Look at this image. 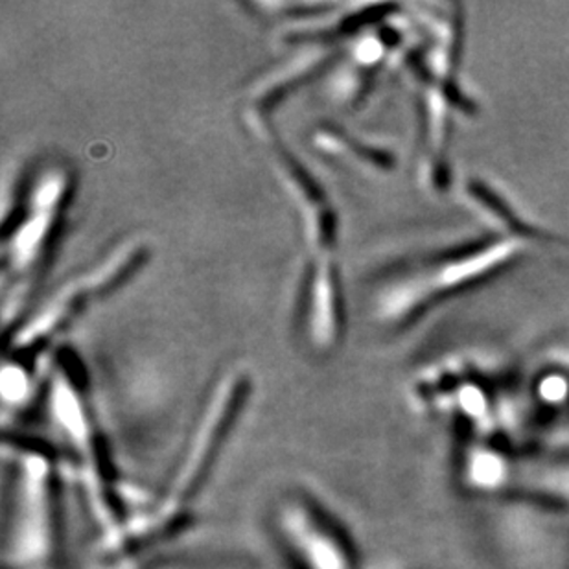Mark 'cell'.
<instances>
[{"mask_svg":"<svg viewBox=\"0 0 569 569\" xmlns=\"http://www.w3.org/2000/svg\"><path fill=\"white\" fill-rule=\"evenodd\" d=\"M347 44H310L302 47L301 52L282 64L279 69L263 76L257 86L249 91L248 117L271 120V113L284 102L291 92L322 74L330 64L341 60Z\"/></svg>","mask_w":569,"mask_h":569,"instance_id":"30bf717a","label":"cell"},{"mask_svg":"<svg viewBox=\"0 0 569 569\" xmlns=\"http://www.w3.org/2000/svg\"><path fill=\"white\" fill-rule=\"evenodd\" d=\"M39 366L28 361L6 358L2 367V398L4 406L11 409H21L32 402L38 389Z\"/></svg>","mask_w":569,"mask_h":569,"instance_id":"7c38bea8","label":"cell"},{"mask_svg":"<svg viewBox=\"0 0 569 569\" xmlns=\"http://www.w3.org/2000/svg\"><path fill=\"white\" fill-rule=\"evenodd\" d=\"M273 526L297 569H356L349 540L313 501L286 496L274 507Z\"/></svg>","mask_w":569,"mask_h":569,"instance_id":"9c48e42d","label":"cell"},{"mask_svg":"<svg viewBox=\"0 0 569 569\" xmlns=\"http://www.w3.org/2000/svg\"><path fill=\"white\" fill-rule=\"evenodd\" d=\"M251 133L268 151L274 173L301 220L307 274L302 286V327L308 343L332 352L343 338L345 301L339 268V218L327 190L280 139L271 120L246 117Z\"/></svg>","mask_w":569,"mask_h":569,"instance_id":"6da1fadb","label":"cell"},{"mask_svg":"<svg viewBox=\"0 0 569 569\" xmlns=\"http://www.w3.org/2000/svg\"><path fill=\"white\" fill-rule=\"evenodd\" d=\"M179 569H229V568H199V566H196V568H179Z\"/></svg>","mask_w":569,"mask_h":569,"instance_id":"4fadbf2b","label":"cell"},{"mask_svg":"<svg viewBox=\"0 0 569 569\" xmlns=\"http://www.w3.org/2000/svg\"><path fill=\"white\" fill-rule=\"evenodd\" d=\"M6 503L4 569H58V472L49 451L30 442L13 445Z\"/></svg>","mask_w":569,"mask_h":569,"instance_id":"52a82bcc","label":"cell"},{"mask_svg":"<svg viewBox=\"0 0 569 569\" xmlns=\"http://www.w3.org/2000/svg\"><path fill=\"white\" fill-rule=\"evenodd\" d=\"M150 243L131 238L120 243L108 257L91 269L64 282L38 312L28 317L11 332L6 345V358L28 361L41 367L52 345L74 327L97 302L113 296L128 284L150 260Z\"/></svg>","mask_w":569,"mask_h":569,"instance_id":"ba28073f","label":"cell"},{"mask_svg":"<svg viewBox=\"0 0 569 569\" xmlns=\"http://www.w3.org/2000/svg\"><path fill=\"white\" fill-rule=\"evenodd\" d=\"M72 196L74 178L69 168H47L32 184L27 201L13 212V220L4 221L2 325L6 336L21 325L27 313L24 308L60 234Z\"/></svg>","mask_w":569,"mask_h":569,"instance_id":"8992f818","label":"cell"},{"mask_svg":"<svg viewBox=\"0 0 569 569\" xmlns=\"http://www.w3.org/2000/svg\"><path fill=\"white\" fill-rule=\"evenodd\" d=\"M313 142L322 156L347 161V164H358L366 170L386 172L395 164V159L389 151L350 137L343 129H321L317 131Z\"/></svg>","mask_w":569,"mask_h":569,"instance_id":"8fae6325","label":"cell"},{"mask_svg":"<svg viewBox=\"0 0 569 569\" xmlns=\"http://www.w3.org/2000/svg\"><path fill=\"white\" fill-rule=\"evenodd\" d=\"M251 386V378L243 369H231L216 381L161 496L150 509L103 535L100 543L103 560L113 565L134 560L172 537L189 520L190 510L214 467L221 446L231 433L238 415L242 413Z\"/></svg>","mask_w":569,"mask_h":569,"instance_id":"7a4b0ae2","label":"cell"},{"mask_svg":"<svg viewBox=\"0 0 569 569\" xmlns=\"http://www.w3.org/2000/svg\"><path fill=\"white\" fill-rule=\"evenodd\" d=\"M47 406L70 461L74 462L92 518L103 527V535L113 532L128 520L120 501L119 478L97 419L86 366L69 347L58 349L50 363Z\"/></svg>","mask_w":569,"mask_h":569,"instance_id":"277c9868","label":"cell"},{"mask_svg":"<svg viewBox=\"0 0 569 569\" xmlns=\"http://www.w3.org/2000/svg\"><path fill=\"white\" fill-rule=\"evenodd\" d=\"M457 11V10H456ZM430 13L426 36H415L402 64L417 91L422 137V176L430 187L450 181L451 128L456 117L470 113L476 103L462 91V17L459 13Z\"/></svg>","mask_w":569,"mask_h":569,"instance_id":"5b68a950","label":"cell"},{"mask_svg":"<svg viewBox=\"0 0 569 569\" xmlns=\"http://www.w3.org/2000/svg\"><path fill=\"white\" fill-rule=\"evenodd\" d=\"M549 240L548 232L510 210L498 229L422 258L387 280L375 299V316L389 328L409 327L437 305L518 262L526 249Z\"/></svg>","mask_w":569,"mask_h":569,"instance_id":"3957f363","label":"cell"}]
</instances>
